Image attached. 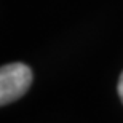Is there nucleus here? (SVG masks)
<instances>
[{"label":"nucleus","instance_id":"obj_1","mask_svg":"<svg viewBox=\"0 0 123 123\" xmlns=\"http://www.w3.org/2000/svg\"><path fill=\"white\" fill-rule=\"evenodd\" d=\"M32 83V70L23 62L6 64L0 70V104L6 105L26 94Z\"/></svg>","mask_w":123,"mask_h":123},{"label":"nucleus","instance_id":"obj_2","mask_svg":"<svg viewBox=\"0 0 123 123\" xmlns=\"http://www.w3.org/2000/svg\"><path fill=\"white\" fill-rule=\"evenodd\" d=\"M118 96H120V99H122V102H123V72H122L120 80H118Z\"/></svg>","mask_w":123,"mask_h":123}]
</instances>
